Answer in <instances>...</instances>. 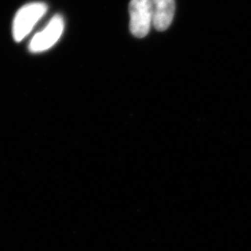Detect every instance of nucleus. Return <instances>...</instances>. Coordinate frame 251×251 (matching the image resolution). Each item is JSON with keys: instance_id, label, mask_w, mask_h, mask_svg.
Instances as JSON below:
<instances>
[{"instance_id": "20e7f679", "label": "nucleus", "mask_w": 251, "mask_h": 251, "mask_svg": "<svg viewBox=\"0 0 251 251\" xmlns=\"http://www.w3.org/2000/svg\"><path fill=\"white\" fill-rule=\"evenodd\" d=\"M153 25L158 31L166 30L173 22L175 13V0H151Z\"/></svg>"}, {"instance_id": "f03ea898", "label": "nucleus", "mask_w": 251, "mask_h": 251, "mask_svg": "<svg viewBox=\"0 0 251 251\" xmlns=\"http://www.w3.org/2000/svg\"><path fill=\"white\" fill-rule=\"evenodd\" d=\"M129 14L132 34L139 38L146 37L153 25L151 0H131Z\"/></svg>"}, {"instance_id": "7ed1b4c3", "label": "nucleus", "mask_w": 251, "mask_h": 251, "mask_svg": "<svg viewBox=\"0 0 251 251\" xmlns=\"http://www.w3.org/2000/svg\"><path fill=\"white\" fill-rule=\"evenodd\" d=\"M64 28V18L60 15H55L43 30L33 36L28 44V50L33 53L49 50L59 40Z\"/></svg>"}, {"instance_id": "f257e3e1", "label": "nucleus", "mask_w": 251, "mask_h": 251, "mask_svg": "<svg viewBox=\"0 0 251 251\" xmlns=\"http://www.w3.org/2000/svg\"><path fill=\"white\" fill-rule=\"evenodd\" d=\"M47 11L48 5L43 2H30L21 7L15 16L12 25L14 40L17 43L22 42Z\"/></svg>"}]
</instances>
